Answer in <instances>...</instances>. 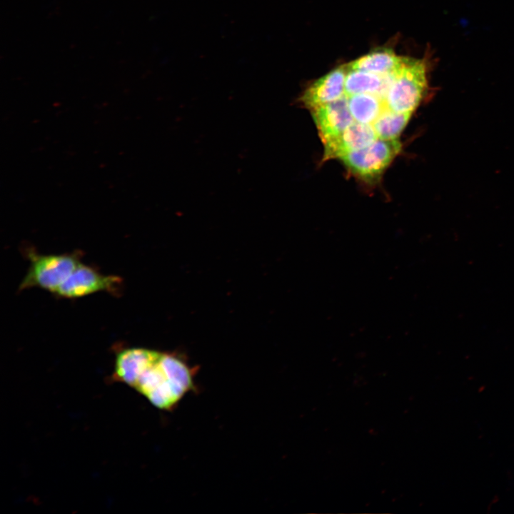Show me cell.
Wrapping results in <instances>:
<instances>
[{"instance_id": "obj_2", "label": "cell", "mask_w": 514, "mask_h": 514, "mask_svg": "<svg viewBox=\"0 0 514 514\" xmlns=\"http://www.w3.org/2000/svg\"><path fill=\"white\" fill-rule=\"evenodd\" d=\"M429 57H403L385 95L384 101L389 109L411 114L416 109L428 87Z\"/></svg>"}, {"instance_id": "obj_4", "label": "cell", "mask_w": 514, "mask_h": 514, "mask_svg": "<svg viewBox=\"0 0 514 514\" xmlns=\"http://www.w3.org/2000/svg\"><path fill=\"white\" fill-rule=\"evenodd\" d=\"M400 149L398 139L377 138L370 145L351 151L340 159L355 176L371 182L381 176Z\"/></svg>"}, {"instance_id": "obj_9", "label": "cell", "mask_w": 514, "mask_h": 514, "mask_svg": "<svg viewBox=\"0 0 514 514\" xmlns=\"http://www.w3.org/2000/svg\"><path fill=\"white\" fill-rule=\"evenodd\" d=\"M160 354L140 348H129L121 351L116 357L114 380L133 388L143 371L154 362Z\"/></svg>"}, {"instance_id": "obj_3", "label": "cell", "mask_w": 514, "mask_h": 514, "mask_svg": "<svg viewBox=\"0 0 514 514\" xmlns=\"http://www.w3.org/2000/svg\"><path fill=\"white\" fill-rule=\"evenodd\" d=\"M27 253L30 266L19 286V290L39 287L56 293L81 263L80 256L76 253L41 255L29 251Z\"/></svg>"}, {"instance_id": "obj_13", "label": "cell", "mask_w": 514, "mask_h": 514, "mask_svg": "<svg viewBox=\"0 0 514 514\" xmlns=\"http://www.w3.org/2000/svg\"><path fill=\"white\" fill-rule=\"evenodd\" d=\"M411 115V113H397L386 108L372 126L378 138L397 139Z\"/></svg>"}, {"instance_id": "obj_6", "label": "cell", "mask_w": 514, "mask_h": 514, "mask_svg": "<svg viewBox=\"0 0 514 514\" xmlns=\"http://www.w3.org/2000/svg\"><path fill=\"white\" fill-rule=\"evenodd\" d=\"M311 111L323 143L341 135L354 121L346 95L336 101L317 106Z\"/></svg>"}, {"instance_id": "obj_5", "label": "cell", "mask_w": 514, "mask_h": 514, "mask_svg": "<svg viewBox=\"0 0 514 514\" xmlns=\"http://www.w3.org/2000/svg\"><path fill=\"white\" fill-rule=\"evenodd\" d=\"M121 279L116 276H105L96 269L80 263L61 285L57 296L72 298L99 291L116 293L120 291Z\"/></svg>"}, {"instance_id": "obj_7", "label": "cell", "mask_w": 514, "mask_h": 514, "mask_svg": "<svg viewBox=\"0 0 514 514\" xmlns=\"http://www.w3.org/2000/svg\"><path fill=\"white\" fill-rule=\"evenodd\" d=\"M346 65L336 68L307 87L300 100L311 110L336 101L345 94Z\"/></svg>"}, {"instance_id": "obj_11", "label": "cell", "mask_w": 514, "mask_h": 514, "mask_svg": "<svg viewBox=\"0 0 514 514\" xmlns=\"http://www.w3.org/2000/svg\"><path fill=\"white\" fill-rule=\"evenodd\" d=\"M354 121L372 125L386 108L385 101L377 94L363 93L347 96Z\"/></svg>"}, {"instance_id": "obj_10", "label": "cell", "mask_w": 514, "mask_h": 514, "mask_svg": "<svg viewBox=\"0 0 514 514\" xmlns=\"http://www.w3.org/2000/svg\"><path fill=\"white\" fill-rule=\"evenodd\" d=\"M347 70L345 79V95L348 96L357 94L368 93L380 96L384 99L387 89L393 80L396 69L385 75L350 68Z\"/></svg>"}, {"instance_id": "obj_1", "label": "cell", "mask_w": 514, "mask_h": 514, "mask_svg": "<svg viewBox=\"0 0 514 514\" xmlns=\"http://www.w3.org/2000/svg\"><path fill=\"white\" fill-rule=\"evenodd\" d=\"M191 373L181 361L168 354H160L141 374L133 388L152 405L170 410L193 388Z\"/></svg>"}, {"instance_id": "obj_8", "label": "cell", "mask_w": 514, "mask_h": 514, "mask_svg": "<svg viewBox=\"0 0 514 514\" xmlns=\"http://www.w3.org/2000/svg\"><path fill=\"white\" fill-rule=\"evenodd\" d=\"M377 138H378L372 125L353 122L341 135L323 143L322 161L340 159L351 151L370 145Z\"/></svg>"}, {"instance_id": "obj_12", "label": "cell", "mask_w": 514, "mask_h": 514, "mask_svg": "<svg viewBox=\"0 0 514 514\" xmlns=\"http://www.w3.org/2000/svg\"><path fill=\"white\" fill-rule=\"evenodd\" d=\"M403 57L398 56L388 49L370 52L348 64L350 68L378 75L395 71L401 64Z\"/></svg>"}]
</instances>
